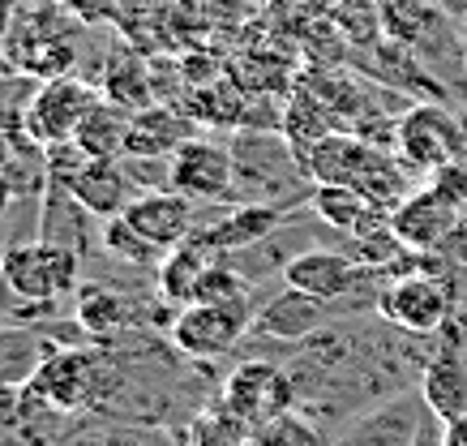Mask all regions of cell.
Masks as SVG:
<instances>
[{"instance_id": "obj_20", "label": "cell", "mask_w": 467, "mask_h": 446, "mask_svg": "<svg viewBox=\"0 0 467 446\" xmlns=\"http://www.w3.org/2000/svg\"><path fill=\"white\" fill-rule=\"evenodd\" d=\"M86 211L82 202L73 198L69 189L52 185L47 193V206H43V236L39 241H52L60 249H73V254H82V241H86Z\"/></svg>"}, {"instance_id": "obj_14", "label": "cell", "mask_w": 467, "mask_h": 446, "mask_svg": "<svg viewBox=\"0 0 467 446\" xmlns=\"http://www.w3.org/2000/svg\"><path fill=\"white\" fill-rule=\"evenodd\" d=\"M326 322V301L309 296L300 288H284L279 296H270L254 317V331L262 339H279V344H300L309 339L317 327Z\"/></svg>"}, {"instance_id": "obj_31", "label": "cell", "mask_w": 467, "mask_h": 446, "mask_svg": "<svg viewBox=\"0 0 467 446\" xmlns=\"http://www.w3.org/2000/svg\"><path fill=\"white\" fill-rule=\"evenodd\" d=\"M441 254H446V258H454V262H463V266H467V215H459V223L451 228V236H446Z\"/></svg>"}, {"instance_id": "obj_8", "label": "cell", "mask_w": 467, "mask_h": 446, "mask_svg": "<svg viewBox=\"0 0 467 446\" xmlns=\"http://www.w3.org/2000/svg\"><path fill=\"white\" fill-rule=\"evenodd\" d=\"M168 181L176 193L193 202H219L232 193V181H236V159L227 155L223 146L202 142V138H189V142L168 155Z\"/></svg>"}, {"instance_id": "obj_3", "label": "cell", "mask_w": 467, "mask_h": 446, "mask_svg": "<svg viewBox=\"0 0 467 446\" xmlns=\"http://www.w3.org/2000/svg\"><path fill=\"white\" fill-rule=\"evenodd\" d=\"M254 305L227 301V305H184L181 314L171 317V344L189 360H214L232 352L244 331H254Z\"/></svg>"}, {"instance_id": "obj_19", "label": "cell", "mask_w": 467, "mask_h": 446, "mask_svg": "<svg viewBox=\"0 0 467 446\" xmlns=\"http://www.w3.org/2000/svg\"><path fill=\"white\" fill-rule=\"evenodd\" d=\"M211 262H219V254H214L198 232H193L189 241H181V245L163 258V266H159V292H163L171 305H181L184 309V305L193 301V288H198L202 271H206Z\"/></svg>"}, {"instance_id": "obj_1", "label": "cell", "mask_w": 467, "mask_h": 446, "mask_svg": "<svg viewBox=\"0 0 467 446\" xmlns=\"http://www.w3.org/2000/svg\"><path fill=\"white\" fill-rule=\"evenodd\" d=\"M378 314L408 335H438L454 314V288L441 275L403 271L378 292Z\"/></svg>"}, {"instance_id": "obj_18", "label": "cell", "mask_w": 467, "mask_h": 446, "mask_svg": "<svg viewBox=\"0 0 467 446\" xmlns=\"http://www.w3.org/2000/svg\"><path fill=\"white\" fill-rule=\"evenodd\" d=\"M420 395L441 420L467 417V360L454 347H441L420 374Z\"/></svg>"}, {"instance_id": "obj_27", "label": "cell", "mask_w": 467, "mask_h": 446, "mask_svg": "<svg viewBox=\"0 0 467 446\" xmlns=\"http://www.w3.org/2000/svg\"><path fill=\"white\" fill-rule=\"evenodd\" d=\"M244 296H249V284H244L241 275L232 271V266H223V262H211L202 271L189 305H227V301H244Z\"/></svg>"}, {"instance_id": "obj_22", "label": "cell", "mask_w": 467, "mask_h": 446, "mask_svg": "<svg viewBox=\"0 0 467 446\" xmlns=\"http://www.w3.org/2000/svg\"><path fill=\"white\" fill-rule=\"evenodd\" d=\"M125 133H129V120L120 116V108H112V103L103 99L90 112V120L78 130L73 142L82 146L90 159H125Z\"/></svg>"}, {"instance_id": "obj_16", "label": "cell", "mask_w": 467, "mask_h": 446, "mask_svg": "<svg viewBox=\"0 0 467 446\" xmlns=\"http://www.w3.org/2000/svg\"><path fill=\"white\" fill-rule=\"evenodd\" d=\"M284 219H287V206H279V202H249V206H236L232 215H223L219 223L202 228L198 236L214 254H232V249H249L257 241H266Z\"/></svg>"}, {"instance_id": "obj_26", "label": "cell", "mask_w": 467, "mask_h": 446, "mask_svg": "<svg viewBox=\"0 0 467 446\" xmlns=\"http://www.w3.org/2000/svg\"><path fill=\"white\" fill-rule=\"evenodd\" d=\"M103 245L112 249L116 258H125L129 266H146V262L159 258V249L146 241L142 232L133 228L125 215H112L108 223H103Z\"/></svg>"}, {"instance_id": "obj_11", "label": "cell", "mask_w": 467, "mask_h": 446, "mask_svg": "<svg viewBox=\"0 0 467 446\" xmlns=\"http://www.w3.org/2000/svg\"><path fill=\"white\" fill-rule=\"evenodd\" d=\"M425 395H395L390 403L365 412L360 420H352L348 430L335 438V446H411L420 417H425Z\"/></svg>"}, {"instance_id": "obj_13", "label": "cell", "mask_w": 467, "mask_h": 446, "mask_svg": "<svg viewBox=\"0 0 467 446\" xmlns=\"http://www.w3.org/2000/svg\"><path fill=\"white\" fill-rule=\"evenodd\" d=\"M309 206L322 223L348 232V236H365V232L390 223V211L378 198H368L360 185H313Z\"/></svg>"}, {"instance_id": "obj_36", "label": "cell", "mask_w": 467, "mask_h": 446, "mask_svg": "<svg viewBox=\"0 0 467 446\" xmlns=\"http://www.w3.org/2000/svg\"><path fill=\"white\" fill-rule=\"evenodd\" d=\"M0 284H5V254H0Z\"/></svg>"}, {"instance_id": "obj_23", "label": "cell", "mask_w": 467, "mask_h": 446, "mask_svg": "<svg viewBox=\"0 0 467 446\" xmlns=\"http://www.w3.org/2000/svg\"><path fill=\"white\" fill-rule=\"evenodd\" d=\"M78 317H82L86 335H95V339H108L112 331H120L129 322V305L108 288H86L78 296Z\"/></svg>"}, {"instance_id": "obj_34", "label": "cell", "mask_w": 467, "mask_h": 446, "mask_svg": "<svg viewBox=\"0 0 467 446\" xmlns=\"http://www.w3.org/2000/svg\"><path fill=\"white\" fill-rule=\"evenodd\" d=\"M120 5V14H129V9H155V5H171V0H116Z\"/></svg>"}, {"instance_id": "obj_17", "label": "cell", "mask_w": 467, "mask_h": 446, "mask_svg": "<svg viewBox=\"0 0 467 446\" xmlns=\"http://www.w3.org/2000/svg\"><path fill=\"white\" fill-rule=\"evenodd\" d=\"M60 189H69L90 215H103V219L125 215V206H129V198H125L129 176L120 172V159H90L82 172L73 176L69 185H60Z\"/></svg>"}, {"instance_id": "obj_12", "label": "cell", "mask_w": 467, "mask_h": 446, "mask_svg": "<svg viewBox=\"0 0 467 446\" xmlns=\"http://www.w3.org/2000/svg\"><path fill=\"white\" fill-rule=\"evenodd\" d=\"M360 275H365V266L348 258V254H339V249H309V254H300V258H292L284 266V284L330 305L348 296L360 284Z\"/></svg>"}, {"instance_id": "obj_6", "label": "cell", "mask_w": 467, "mask_h": 446, "mask_svg": "<svg viewBox=\"0 0 467 446\" xmlns=\"http://www.w3.org/2000/svg\"><path fill=\"white\" fill-rule=\"evenodd\" d=\"M395 146H399V159H403L408 168L438 172L441 163L463 159L467 133L446 108H438V103H416V108H408V112L399 116Z\"/></svg>"}, {"instance_id": "obj_35", "label": "cell", "mask_w": 467, "mask_h": 446, "mask_svg": "<svg viewBox=\"0 0 467 446\" xmlns=\"http://www.w3.org/2000/svg\"><path fill=\"white\" fill-rule=\"evenodd\" d=\"M5 202H9V181H5V172H0V211H5Z\"/></svg>"}, {"instance_id": "obj_9", "label": "cell", "mask_w": 467, "mask_h": 446, "mask_svg": "<svg viewBox=\"0 0 467 446\" xmlns=\"http://www.w3.org/2000/svg\"><path fill=\"white\" fill-rule=\"evenodd\" d=\"M125 219L159 254H171L181 241L193 236V198H184L176 189H146L125 206Z\"/></svg>"}, {"instance_id": "obj_4", "label": "cell", "mask_w": 467, "mask_h": 446, "mask_svg": "<svg viewBox=\"0 0 467 446\" xmlns=\"http://www.w3.org/2000/svg\"><path fill=\"white\" fill-rule=\"evenodd\" d=\"M30 395L60 412H86L103 403L108 395V369L95 352H57L35 365L30 374Z\"/></svg>"}, {"instance_id": "obj_7", "label": "cell", "mask_w": 467, "mask_h": 446, "mask_svg": "<svg viewBox=\"0 0 467 446\" xmlns=\"http://www.w3.org/2000/svg\"><path fill=\"white\" fill-rule=\"evenodd\" d=\"M103 103L99 90L82 87V82H73V78H52V82H43L39 95L30 99L26 116H22V130L43 146H57V142H73L78 130H82L90 112Z\"/></svg>"}, {"instance_id": "obj_32", "label": "cell", "mask_w": 467, "mask_h": 446, "mask_svg": "<svg viewBox=\"0 0 467 446\" xmlns=\"http://www.w3.org/2000/svg\"><path fill=\"white\" fill-rule=\"evenodd\" d=\"M446 446H467V417L446 420Z\"/></svg>"}, {"instance_id": "obj_25", "label": "cell", "mask_w": 467, "mask_h": 446, "mask_svg": "<svg viewBox=\"0 0 467 446\" xmlns=\"http://www.w3.org/2000/svg\"><path fill=\"white\" fill-rule=\"evenodd\" d=\"M254 446H335V442H330V438H326V433L317 430L309 417L287 412V417L262 425V430H257V438H254Z\"/></svg>"}, {"instance_id": "obj_30", "label": "cell", "mask_w": 467, "mask_h": 446, "mask_svg": "<svg viewBox=\"0 0 467 446\" xmlns=\"http://www.w3.org/2000/svg\"><path fill=\"white\" fill-rule=\"evenodd\" d=\"M411 446H446V420H441L433 408H425V417H420V430H416Z\"/></svg>"}, {"instance_id": "obj_10", "label": "cell", "mask_w": 467, "mask_h": 446, "mask_svg": "<svg viewBox=\"0 0 467 446\" xmlns=\"http://www.w3.org/2000/svg\"><path fill=\"white\" fill-rule=\"evenodd\" d=\"M454 223H459V211L451 202H441L429 185L399 198L395 211H390V228L411 254H441Z\"/></svg>"}, {"instance_id": "obj_21", "label": "cell", "mask_w": 467, "mask_h": 446, "mask_svg": "<svg viewBox=\"0 0 467 446\" xmlns=\"http://www.w3.org/2000/svg\"><path fill=\"white\" fill-rule=\"evenodd\" d=\"M103 99L112 103V108H125V112H142V108L155 103V73L146 69L138 57H129L125 52V69H120V60L108 69Z\"/></svg>"}, {"instance_id": "obj_28", "label": "cell", "mask_w": 467, "mask_h": 446, "mask_svg": "<svg viewBox=\"0 0 467 446\" xmlns=\"http://www.w3.org/2000/svg\"><path fill=\"white\" fill-rule=\"evenodd\" d=\"M429 189L441 202H451L459 215H467V159H451V163H441L438 172H429Z\"/></svg>"}, {"instance_id": "obj_24", "label": "cell", "mask_w": 467, "mask_h": 446, "mask_svg": "<svg viewBox=\"0 0 467 446\" xmlns=\"http://www.w3.org/2000/svg\"><path fill=\"white\" fill-rule=\"evenodd\" d=\"M254 438L257 433L236 412H227L223 403L214 412H202L189 430V446H254Z\"/></svg>"}, {"instance_id": "obj_2", "label": "cell", "mask_w": 467, "mask_h": 446, "mask_svg": "<svg viewBox=\"0 0 467 446\" xmlns=\"http://www.w3.org/2000/svg\"><path fill=\"white\" fill-rule=\"evenodd\" d=\"M78 258L73 249H60L52 241H30L5 254V288L30 305H57L78 288Z\"/></svg>"}, {"instance_id": "obj_29", "label": "cell", "mask_w": 467, "mask_h": 446, "mask_svg": "<svg viewBox=\"0 0 467 446\" xmlns=\"http://www.w3.org/2000/svg\"><path fill=\"white\" fill-rule=\"evenodd\" d=\"M69 17H78L82 26H103V22H120V5L116 0H57Z\"/></svg>"}, {"instance_id": "obj_5", "label": "cell", "mask_w": 467, "mask_h": 446, "mask_svg": "<svg viewBox=\"0 0 467 446\" xmlns=\"http://www.w3.org/2000/svg\"><path fill=\"white\" fill-rule=\"evenodd\" d=\"M292 403H296L292 378H287L279 365H270V360H244L223 382V408L236 412L254 433L262 430V425H270V420L287 417Z\"/></svg>"}, {"instance_id": "obj_33", "label": "cell", "mask_w": 467, "mask_h": 446, "mask_svg": "<svg viewBox=\"0 0 467 446\" xmlns=\"http://www.w3.org/2000/svg\"><path fill=\"white\" fill-rule=\"evenodd\" d=\"M14 35V5L9 0H0V44Z\"/></svg>"}, {"instance_id": "obj_15", "label": "cell", "mask_w": 467, "mask_h": 446, "mask_svg": "<svg viewBox=\"0 0 467 446\" xmlns=\"http://www.w3.org/2000/svg\"><path fill=\"white\" fill-rule=\"evenodd\" d=\"M189 142V116L171 112L168 103H150L129 116L125 159H163Z\"/></svg>"}]
</instances>
